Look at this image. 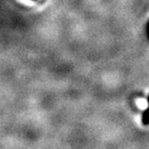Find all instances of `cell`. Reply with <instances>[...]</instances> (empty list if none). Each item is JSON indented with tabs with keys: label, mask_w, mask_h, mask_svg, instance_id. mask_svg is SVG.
Here are the masks:
<instances>
[{
	"label": "cell",
	"mask_w": 149,
	"mask_h": 149,
	"mask_svg": "<svg viewBox=\"0 0 149 149\" xmlns=\"http://www.w3.org/2000/svg\"><path fill=\"white\" fill-rule=\"evenodd\" d=\"M147 102H148V108L144 111L143 114H142V118H141L142 124H143L144 126L149 125V95L147 98Z\"/></svg>",
	"instance_id": "1"
},
{
	"label": "cell",
	"mask_w": 149,
	"mask_h": 149,
	"mask_svg": "<svg viewBox=\"0 0 149 149\" xmlns=\"http://www.w3.org/2000/svg\"><path fill=\"white\" fill-rule=\"evenodd\" d=\"M148 37H149V35H148Z\"/></svg>",
	"instance_id": "2"
}]
</instances>
